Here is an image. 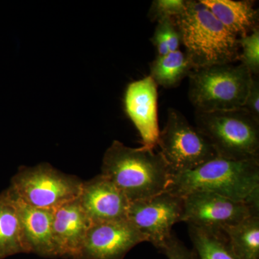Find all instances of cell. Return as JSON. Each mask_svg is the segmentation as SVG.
<instances>
[{"label":"cell","instance_id":"cell-23","mask_svg":"<svg viewBox=\"0 0 259 259\" xmlns=\"http://www.w3.org/2000/svg\"><path fill=\"white\" fill-rule=\"evenodd\" d=\"M156 30H157L164 39L169 52L179 50L181 44L180 35L175 19H164L158 22Z\"/></svg>","mask_w":259,"mask_h":259},{"label":"cell","instance_id":"cell-2","mask_svg":"<svg viewBox=\"0 0 259 259\" xmlns=\"http://www.w3.org/2000/svg\"><path fill=\"white\" fill-rule=\"evenodd\" d=\"M166 192L181 197L209 192L259 205V160L235 161L218 156L190 171L172 174Z\"/></svg>","mask_w":259,"mask_h":259},{"label":"cell","instance_id":"cell-6","mask_svg":"<svg viewBox=\"0 0 259 259\" xmlns=\"http://www.w3.org/2000/svg\"><path fill=\"white\" fill-rule=\"evenodd\" d=\"M83 182L48 163L21 167L8 190L19 200L35 208L55 210L78 199Z\"/></svg>","mask_w":259,"mask_h":259},{"label":"cell","instance_id":"cell-12","mask_svg":"<svg viewBox=\"0 0 259 259\" xmlns=\"http://www.w3.org/2000/svg\"><path fill=\"white\" fill-rule=\"evenodd\" d=\"M79 200L93 223L127 219L128 199L102 175L83 182Z\"/></svg>","mask_w":259,"mask_h":259},{"label":"cell","instance_id":"cell-20","mask_svg":"<svg viewBox=\"0 0 259 259\" xmlns=\"http://www.w3.org/2000/svg\"><path fill=\"white\" fill-rule=\"evenodd\" d=\"M242 49L239 55L241 64L248 69L253 76L259 73V29H255L249 35L238 39Z\"/></svg>","mask_w":259,"mask_h":259},{"label":"cell","instance_id":"cell-10","mask_svg":"<svg viewBox=\"0 0 259 259\" xmlns=\"http://www.w3.org/2000/svg\"><path fill=\"white\" fill-rule=\"evenodd\" d=\"M146 238L127 219L93 223L76 259H123Z\"/></svg>","mask_w":259,"mask_h":259},{"label":"cell","instance_id":"cell-21","mask_svg":"<svg viewBox=\"0 0 259 259\" xmlns=\"http://www.w3.org/2000/svg\"><path fill=\"white\" fill-rule=\"evenodd\" d=\"M187 0H154L152 2L148 17L152 22L164 19H175L185 11Z\"/></svg>","mask_w":259,"mask_h":259},{"label":"cell","instance_id":"cell-4","mask_svg":"<svg viewBox=\"0 0 259 259\" xmlns=\"http://www.w3.org/2000/svg\"><path fill=\"white\" fill-rule=\"evenodd\" d=\"M188 77L191 103L208 112L243 108L253 75L243 64H227L193 69Z\"/></svg>","mask_w":259,"mask_h":259},{"label":"cell","instance_id":"cell-24","mask_svg":"<svg viewBox=\"0 0 259 259\" xmlns=\"http://www.w3.org/2000/svg\"><path fill=\"white\" fill-rule=\"evenodd\" d=\"M243 108L255 119L259 120V81L256 76H253Z\"/></svg>","mask_w":259,"mask_h":259},{"label":"cell","instance_id":"cell-1","mask_svg":"<svg viewBox=\"0 0 259 259\" xmlns=\"http://www.w3.org/2000/svg\"><path fill=\"white\" fill-rule=\"evenodd\" d=\"M101 175L131 202L166 192L172 173L161 152L144 146L131 148L114 141L104 155Z\"/></svg>","mask_w":259,"mask_h":259},{"label":"cell","instance_id":"cell-3","mask_svg":"<svg viewBox=\"0 0 259 259\" xmlns=\"http://www.w3.org/2000/svg\"><path fill=\"white\" fill-rule=\"evenodd\" d=\"M175 21L193 69L239 60L238 37L200 0H187L185 11Z\"/></svg>","mask_w":259,"mask_h":259},{"label":"cell","instance_id":"cell-9","mask_svg":"<svg viewBox=\"0 0 259 259\" xmlns=\"http://www.w3.org/2000/svg\"><path fill=\"white\" fill-rule=\"evenodd\" d=\"M182 221L188 226L223 231L259 212V205L238 202L209 192H194L182 197Z\"/></svg>","mask_w":259,"mask_h":259},{"label":"cell","instance_id":"cell-5","mask_svg":"<svg viewBox=\"0 0 259 259\" xmlns=\"http://www.w3.org/2000/svg\"><path fill=\"white\" fill-rule=\"evenodd\" d=\"M195 123L218 157L235 161L259 160V120L244 109L196 112Z\"/></svg>","mask_w":259,"mask_h":259},{"label":"cell","instance_id":"cell-22","mask_svg":"<svg viewBox=\"0 0 259 259\" xmlns=\"http://www.w3.org/2000/svg\"><path fill=\"white\" fill-rule=\"evenodd\" d=\"M159 251L168 259H196L197 257L195 251L187 248L174 233Z\"/></svg>","mask_w":259,"mask_h":259},{"label":"cell","instance_id":"cell-16","mask_svg":"<svg viewBox=\"0 0 259 259\" xmlns=\"http://www.w3.org/2000/svg\"><path fill=\"white\" fill-rule=\"evenodd\" d=\"M28 253L16 202L8 190L0 194V259Z\"/></svg>","mask_w":259,"mask_h":259},{"label":"cell","instance_id":"cell-15","mask_svg":"<svg viewBox=\"0 0 259 259\" xmlns=\"http://www.w3.org/2000/svg\"><path fill=\"white\" fill-rule=\"evenodd\" d=\"M229 31L238 37L258 28V10L250 0H200Z\"/></svg>","mask_w":259,"mask_h":259},{"label":"cell","instance_id":"cell-14","mask_svg":"<svg viewBox=\"0 0 259 259\" xmlns=\"http://www.w3.org/2000/svg\"><path fill=\"white\" fill-rule=\"evenodd\" d=\"M12 196L18 207L23 240L28 253L45 258H57L58 252L53 233L54 211L35 208L19 200L13 194Z\"/></svg>","mask_w":259,"mask_h":259},{"label":"cell","instance_id":"cell-8","mask_svg":"<svg viewBox=\"0 0 259 259\" xmlns=\"http://www.w3.org/2000/svg\"><path fill=\"white\" fill-rule=\"evenodd\" d=\"M183 199L165 192L130 202L127 219L158 250L173 234L172 227L182 221Z\"/></svg>","mask_w":259,"mask_h":259},{"label":"cell","instance_id":"cell-19","mask_svg":"<svg viewBox=\"0 0 259 259\" xmlns=\"http://www.w3.org/2000/svg\"><path fill=\"white\" fill-rule=\"evenodd\" d=\"M194 250L200 259H237L223 231L188 226Z\"/></svg>","mask_w":259,"mask_h":259},{"label":"cell","instance_id":"cell-7","mask_svg":"<svg viewBox=\"0 0 259 259\" xmlns=\"http://www.w3.org/2000/svg\"><path fill=\"white\" fill-rule=\"evenodd\" d=\"M157 146L172 174L190 171L218 157L205 136L182 112L173 108L168 110L166 125L160 131Z\"/></svg>","mask_w":259,"mask_h":259},{"label":"cell","instance_id":"cell-13","mask_svg":"<svg viewBox=\"0 0 259 259\" xmlns=\"http://www.w3.org/2000/svg\"><path fill=\"white\" fill-rule=\"evenodd\" d=\"M92 224L79 198L54 210L53 233L58 257L77 258Z\"/></svg>","mask_w":259,"mask_h":259},{"label":"cell","instance_id":"cell-17","mask_svg":"<svg viewBox=\"0 0 259 259\" xmlns=\"http://www.w3.org/2000/svg\"><path fill=\"white\" fill-rule=\"evenodd\" d=\"M223 231L237 259H259V212Z\"/></svg>","mask_w":259,"mask_h":259},{"label":"cell","instance_id":"cell-18","mask_svg":"<svg viewBox=\"0 0 259 259\" xmlns=\"http://www.w3.org/2000/svg\"><path fill=\"white\" fill-rule=\"evenodd\" d=\"M192 70L193 66L185 53L177 50L158 56L150 65L149 76L157 86L168 89L175 88Z\"/></svg>","mask_w":259,"mask_h":259},{"label":"cell","instance_id":"cell-11","mask_svg":"<svg viewBox=\"0 0 259 259\" xmlns=\"http://www.w3.org/2000/svg\"><path fill=\"white\" fill-rule=\"evenodd\" d=\"M124 104L126 114L141 136L143 146L154 149L160 134L157 84L150 76L130 83Z\"/></svg>","mask_w":259,"mask_h":259}]
</instances>
